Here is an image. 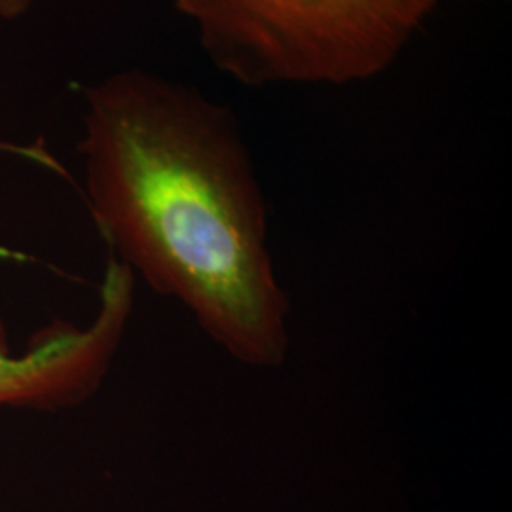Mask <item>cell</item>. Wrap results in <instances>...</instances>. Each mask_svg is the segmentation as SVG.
<instances>
[{
  "label": "cell",
  "mask_w": 512,
  "mask_h": 512,
  "mask_svg": "<svg viewBox=\"0 0 512 512\" xmlns=\"http://www.w3.org/2000/svg\"><path fill=\"white\" fill-rule=\"evenodd\" d=\"M33 6V0H0V19L14 21L25 16Z\"/></svg>",
  "instance_id": "277c9868"
},
{
  "label": "cell",
  "mask_w": 512,
  "mask_h": 512,
  "mask_svg": "<svg viewBox=\"0 0 512 512\" xmlns=\"http://www.w3.org/2000/svg\"><path fill=\"white\" fill-rule=\"evenodd\" d=\"M80 154L110 256L239 365H283L293 308L234 114L160 74L120 71L84 92Z\"/></svg>",
  "instance_id": "6da1fadb"
},
{
  "label": "cell",
  "mask_w": 512,
  "mask_h": 512,
  "mask_svg": "<svg viewBox=\"0 0 512 512\" xmlns=\"http://www.w3.org/2000/svg\"><path fill=\"white\" fill-rule=\"evenodd\" d=\"M135 281L128 266L110 256L92 321L84 327L57 321L21 351L12 348L0 315V410L61 412L93 397L124 342Z\"/></svg>",
  "instance_id": "3957f363"
},
{
  "label": "cell",
  "mask_w": 512,
  "mask_h": 512,
  "mask_svg": "<svg viewBox=\"0 0 512 512\" xmlns=\"http://www.w3.org/2000/svg\"><path fill=\"white\" fill-rule=\"evenodd\" d=\"M241 84L346 86L387 71L440 0H175Z\"/></svg>",
  "instance_id": "7a4b0ae2"
}]
</instances>
